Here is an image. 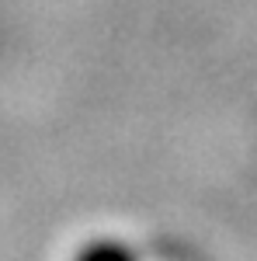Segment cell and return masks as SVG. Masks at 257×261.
<instances>
[{
    "mask_svg": "<svg viewBox=\"0 0 257 261\" xmlns=\"http://www.w3.org/2000/svg\"><path fill=\"white\" fill-rule=\"evenodd\" d=\"M73 261H136V254L125 247L122 241H111V237H98V241L83 244Z\"/></svg>",
    "mask_w": 257,
    "mask_h": 261,
    "instance_id": "6da1fadb",
    "label": "cell"
}]
</instances>
